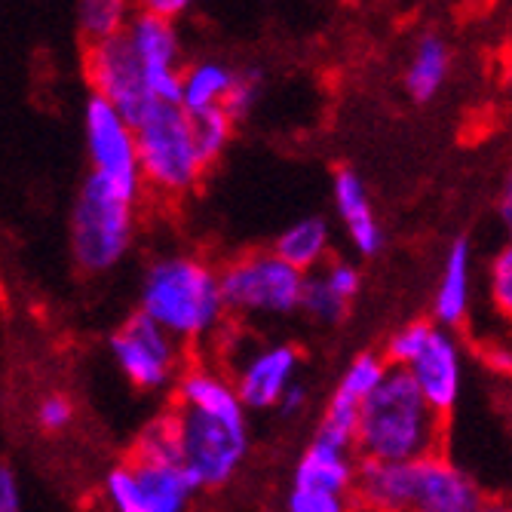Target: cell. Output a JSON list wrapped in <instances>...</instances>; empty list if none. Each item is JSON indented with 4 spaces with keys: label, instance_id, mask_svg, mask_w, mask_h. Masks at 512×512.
Here are the masks:
<instances>
[{
    "label": "cell",
    "instance_id": "cell-36",
    "mask_svg": "<svg viewBox=\"0 0 512 512\" xmlns=\"http://www.w3.org/2000/svg\"><path fill=\"white\" fill-rule=\"evenodd\" d=\"M497 215H500V224L506 230V237L512 243V169L506 172L503 178V188H500V203H497Z\"/></svg>",
    "mask_w": 512,
    "mask_h": 512
},
{
    "label": "cell",
    "instance_id": "cell-29",
    "mask_svg": "<svg viewBox=\"0 0 512 512\" xmlns=\"http://www.w3.org/2000/svg\"><path fill=\"white\" fill-rule=\"evenodd\" d=\"M261 92H264V74L258 68H240L234 89H230V96L224 102V111L237 123L246 120L255 111V105L261 102Z\"/></svg>",
    "mask_w": 512,
    "mask_h": 512
},
{
    "label": "cell",
    "instance_id": "cell-2",
    "mask_svg": "<svg viewBox=\"0 0 512 512\" xmlns=\"http://www.w3.org/2000/svg\"><path fill=\"white\" fill-rule=\"evenodd\" d=\"M138 310L184 347H200L227 325L221 267L191 252H169L148 264L138 289Z\"/></svg>",
    "mask_w": 512,
    "mask_h": 512
},
{
    "label": "cell",
    "instance_id": "cell-25",
    "mask_svg": "<svg viewBox=\"0 0 512 512\" xmlns=\"http://www.w3.org/2000/svg\"><path fill=\"white\" fill-rule=\"evenodd\" d=\"M301 310L319 322V325H338L344 322V316L350 313V301L341 298L329 283L322 279V273H310L307 276V286H304V301Z\"/></svg>",
    "mask_w": 512,
    "mask_h": 512
},
{
    "label": "cell",
    "instance_id": "cell-9",
    "mask_svg": "<svg viewBox=\"0 0 512 512\" xmlns=\"http://www.w3.org/2000/svg\"><path fill=\"white\" fill-rule=\"evenodd\" d=\"M83 74L92 96L111 102L132 126L145 123L160 108L148 86V71L129 46L126 34L89 43L83 50Z\"/></svg>",
    "mask_w": 512,
    "mask_h": 512
},
{
    "label": "cell",
    "instance_id": "cell-16",
    "mask_svg": "<svg viewBox=\"0 0 512 512\" xmlns=\"http://www.w3.org/2000/svg\"><path fill=\"white\" fill-rule=\"evenodd\" d=\"M332 203H335V212L347 230L350 237V246L362 255V258H371L384 249V227L378 221V212H375V203H371V194L365 188V181L359 172L353 169H335V178H332Z\"/></svg>",
    "mask_w": 512,
    "mask_h": 512
},
{
    "label": "cell",
    "instance_id": "cell-22",
    "mask_svg": "<svg viewBox=\"0 0 512 512\" xmlns=\"http://www.w3.org/2000/svg\"><path fill=\"white\" fill-rule=\"evenodd\" d=\"M237 68L218 59H203L184 68L181 77V108L188 114H203L212 108H224L230 89H234Z\"/></svg>",
    "mask_w": 512,
    "mask_h": 512
},
{
    "label": "cell",
    "instance_id": "cell-38",
    "mask_svg": "<svg viewBox=\"0 0 512 512\" xmlns=\"http://www.w3.org/2000/svg\"><path fill=\"white\" fill-rule=\"evenodd\" d=\"M506 381H509V402H512V375H509Z\"/></svg>",
    "mask_w": 512,
    "mask_h": 512
},
{
    "label": "cell",
    "instance_id": "cell-33",
    "mask_svg": "<svg viewBox=\"0 0 512 512\" xmlns=\"http://www.w3.org/2000/svg\"><path fill=\"white\" fill-rule=\"evenodd\" d=\"M482 359H485V365H488L491 371H497V375H503V378L512 375V347H509V344H500V341L488 344V347L482 350Z\"/></svg>",
    "mask_w": 512,
    "mask_h": 512
},
{
    "label": "cell",
    "instance_id": "cell-10",
    "mask_svg": "<svg viewBox=\"0 0 512 512\" xmlns=\"http://www.w3.org/2000/svg\"><path fill=\"white\" fill-rule=\"evenodd\" d=\"M83 138L92 172L114 181L117 188L142 197V157H138V132L135 126L105 99L89 96L83 108Z\"/></svg>",
    "mask_w": 512,
    "mask_h": 512
},
{
    "label": "cell",
    "instance_id": "cell-15",
    "mask_svg": "<svg viewBox=\"0 0 512 512\" xmlns=\"http://www.w3.org/2000/svg\"><path fill=\"white\" fill-rule=\"evenodd\" d=\"M402 371H408L417 390L427 396V402L442 417H451L463 393V371H467V365H463V344L451 329L436 325L424 350Z\"/></svg>",
    "mask_w": 512,
    "mask_h": 512
},
{
    "label": "cell",
    "instance_id": "cell-24",
    "mask_svg": "<svg viewBox=\"0 0 512 512\" xmlns=\"http://www.w3.org/2000/svg\"><path fill=\"white\" fill-rule=\"evenodd\" d=\"M191 123H194L197 148H200L206 166H212L227 151L230 138H234L237 120L230 117L224 108H212V111H203V114H191Z\"/></svg>",
    "mask_w": 512,
    "mask_h": 512
},
{
    "label": "cell",
    "instance_id": "cell-13",
    "mask_svg": "<svg viewBox=\"0 0 512 512\" xmlns=\"http://www.w3.org/2000/svg\"><path fill=\"white\" fill-rule=\"evenodd\" d=\"M298 368L301 353L295 344H258L255 350L237 359V368L230 378H234L237 393L249 411H264L279 408L283 396L298 384Z\"/></svg>",
    "mask_w": 512,
    "mask_h": 512
},
{
    "label": "cell",
    "instance_id": "cell-8",
    "mask_svg": "<svg viewBox=\"0 0 512 512\" xmlns=\"http://www.w3.org/2000/svg\"><path fill=\"white\" fill-rule=\"evenodd\" d=\"M111 356L120 368V375L145 393L172 390L181 378L184 365V344H178L163 325H157L142 310L132 313L108 341Z\"/></svg>",
    "mask_w": 512,
    "mask_h": 512
},
{
    "label": "cell",
    "instance_id": "cell-7",
    "mask_svg": "<svg viewBox=\"0 0 512 512\" xmlns=\"http://www.w3.org/2000/svg\"><path fill=\"white\" fill-rule=\"evenodd\" d=\"M197 482L181 460L135 454L105 476L102 494L111 512H188Z\"/></svg>",
    "mask_w": 512,
    "mask_h": 512
},
{
    "label": "cell",
    "instance_id": "cell-6",
    "mask_svg": "<svg viewBox=\"0 0 512 512\" xmlns=\"http://www.w3.org/2000/svg\"><path fill=\"white\" fill-rule=\"evenodd\" d=\"M227 310L243 319H279L301 310L307 276L276 249H255L221 264Z\"/></svg>",
    "mask_w": 512,
    "mask_h": 512
},
{
    "label": "cell",
    "instance_id": "cell-1",
    "mask_svg": "<svg viewBox=\"0 0 512 512\" xmlns=\"http://www.w3.org/2000/svg\"><path fill=\"white\" fill-rule=\"evenodd\" d=\"M166 411L178 433L181 463L200 491L224 488L243 470L252 448L249 408L221 365L206 359L184 365Z\"/></svg>",
    "mask_w": 512,
    "mask_h": 512
},
{
    "label": "cell",
    "instance_id": "cell-26",
    "mask_svg": "<svg viewBox=\"0 0 512 512\" xmlns=\"http://www.w3.org/2000/svg\"><path fill=\"white\" fill-rule=\"evenodd\" d=\"M433 329H436L433 319H411V322L399 325V329L387 338L384 350H381L387 356L390 368H408L411 359L421 353L424 344L430 341Z\"/></svg>",
    "mask_w": 512,
    "mask_h": 512
},
{
    "label": "cell",
    "instance_id": "cell-17",
    "mask_svg": "<svg viewBox=\"0 0 512 512\" xmlns=\"http://www.w3.org/2000/svg\"><path fill=\"white\" fill-rule=\"evenodd\" d=\"M359 463H362V457H359L356 448L313 436L310 445L301 451V457L295 463L292 485L335 491V494H350L353 497Z\"/></svg>",
    "mask_w": 512,
    "mask_h": 512
},
{
    "label": "cell",
    "instance_id": "cell-30",
    "mask_svg": "<svg viewBox=\"0 0 512 512\" xmlns=\"http://www.w3.org/2000/svg\"><path fill=\"white\" fill-rule=\"evenodd\" d=\"M34 424L43 433H50V436L65 433L74 424V402L65 393H46V396H40L37 405H34Z\"/></svg>",
    "mask_w": 512,
    "mask_h": 512
},
{
    "label": "cell",
    "instance_id": "cell-28",
    "mask_svg": "<svg viewBox=\"0 0 512 512\" xmlns=\"http://www.w3.org/2000/svg\"><path fill=\"white\" fill-rule=\"evenodd\" d=\"M286 512H356V503L350 494L292 485L286 497Z\"/></svg>",
    "mask_w": 512,
    "mask_h": 512
},
{
    "label": "cell",
    "instance_id": "cell-20",
    "mask_svg": "<svg viewBox=\"0 0 512 512\" xmlns=\"http://www.w3.org/2000/svg\"><path fill=\"white\" fill-rule=\"evenodd\" d=\"M448 74H451V50H448L445 37L436 31H427L417 37L414 53H411V59L405 65V77H402L411 102H417V105L433 102L442 92Z\"/></svg>",
    "mask_w": 512,
    "mask_h": 512
},
{
    "label": "cell",
    "instance_id": "cell-4",
    "mask_svg": "<svg viewBox=\"0 0 512 512\" xmlns=\"http://www.w3.org/2000/svg\"><path fill=\"white\" fill-rule=\"evenodd\" d=\"M135 206V194L96 172L86 175L68 221L71 255L80 270L108 273L129 255L135 240Z\"/></svg>",
    "mask_w": 512,
    "mask_h": 512
},
{
    "label": "cell",
    "instance_id": "cell-18",
    "mask_svg": "<svg viewBox=\"0 0 512 512\" xmlns=\"http://www.w3.org/2000/svg\"><path fill=\"white\" fill-rule=\"evenodd\" d=\"M473 307V249L470 243L457 237L445 258H442V273L433 292V322L442 329H460L470 316Z\"/></svg>",
    "mask_w": 512,
    "mask_h": 512
},
{
    "label": "cell",
    "instance_id": "cell-11",
    "mask_svg": "<svg viewBox=\"0 0 512 512\" xmlns=\"http://www.w3.org/2000/svg\"><path fill=\"white\" fill-rule=\"evenodd\" d=\"M387 375H390V362L384 353H375V350L356 353L350 359V365L344 368V375L338 378L329 402H325L319 427L313 436L356 448L359 414H362L365 402L371 399V393L384 384Z\"/></svg>",
    "mask_w": 512,
    "mask_h": 512
},
{
    "label": "cell",
    "instance_id": "cell-37",
    "mask_svg": "<svg viewBox=\"0 0 512 512\" xmlns=\"http://www.w3.org/2000/svg\"><path fill=\"white\" fill-rule=\"evenodd\" d=\"M482 512H512V503H506V500H494V497H488V503L482 506Z\"/></svg>",
    "mask_w": 512,
    "mask_h": 512
},
{
    "label": "cell",
    "instance_id": "cell-31",
    "mask_svg": "<svg viewBox=\"0 0 512 512\" xmlns=\"http://www.w3.org/2000/svg\"><path fill=\"white\" fill-rule=\"evenodd\" d=\"M322 279L329 283L341 298H347L350 304L356 301V295L362 292V270L353 264V261H344V258H332L322 270Z\"/></svg>",
    "mask_w": 512,
    "mask_h": 512
},
{
    "label": "cell",
    "instance_id": "cell-23",
    "mask_svg": "<svg viewBox=\"0 0 512 512\" xmlns=\"http://www.w3.org/2000/svg\"><path fill=\"white\" fill-rule=\"evenodd\" d=\"M138 16V0H77V28L89 43L123 37Z\"/></svg>",
    "mask_w": 512,
    "mask_h": 512
},
{
    "label": "cell",
    "instance_id": "cell-27",
    "mask_svg": "<svg viewBox=\"0 0 512 512\" xmlns=\"http://www.w3.org/2000/svg\"><path fill=\"white\" fill-rule=\"evenodd\" d=\"M488 301L512 325V243L500 246L488 264Z\"/></svg>",
    "mask_w": 512,
    "mask_h": 512
},
{
    "label": "cell",
    "instance_id": "cell-5",
    "mask_svg": "<svg viewBox=\"0 0 512 512\" xmlns=\"http://www.w3.org/2000/svg\"><path fill=\"white\" fill-rule=\"evenodd\" d=\"M135 132L145 191L163 200L188 197L209 169L197 148L191 114L181 105H160Z\"/></svg>",
    "mask_w": 512,
    "mask_h": 512
},
{
    "label": "cell",
    "instance_id": "cell-19",
    "mask_svg": "<svg viewBox=\"0 0 512 512\" xmlns=\"http://www.w3.org/2000/svg\"><path fill=\"white\" fill-rule=\"evenodd\" d=\"M414 494V463H381L362 460L353 503L356 512H411Z\"/></svg>",
    "mask_w": 512,
    "mask_h": 512
},
{
    "label": "cell",
    "instance_id": "cell-32",
    "mask_svg": "<svg viewBox=\"0 0 512 512\" xmlns=\"http://www.w3.org/2000/svg\"><path fill=\"white\" fill-rule=\"evenodd\" d=\"M0 512H22V488L13 467L0 470Z\"/></svg>",
    "mask_w": 512,
    "mask_h": 512
},
{
    "label": "cell",
    "instance_id": "cell-34",
    "mask_svg": "<svg viewBox=\"0 0 512 512\" xmlns=\"http://www.w3.org/2000/svg\"><path fill=\"white\" fill-rule=\"evenodd\" d=\"M191 7H194V0H138V10L142 13H154V16H166V19H178Z\"/></svg>",
    "mask_w": 512,
    "mask_h": 512
},
{
    "label": "cell",
    "instance_id": "cell-3",
    "mask_svg": "<svg viewBox=\"0 0 512 512\" xmlns=\"http://www.w3.org/2000/svg\"><path fill=\"white\" fill-rule=\"evenodd\" d=\"M445 421L408 371L390 368L359 414L356 451L362 460L414 463L445 451Z\"/></svg>",
    "mask_w": 512,
    "mask_h": 512
},
{
    "label": "cell",
    "instance_id": "cell-14",
    "mask_svg": "<svg viewBox=\"0 0 512 512\" xmlns=\"http://www.w3.org/2000/svg\"><path fill=\"white\" fill-rule=\"evenodd\" d=\"M485 488L445 451L414 460L411 512H482Z\"/></svg>",
    "mask_w": 512,
    "mask_h": 512
},
{
    "label": "cell",
    "instance_id": "cell-35",
    "mask_svg": "<svg viewBox=\"0 0 512 512\" xmlns=\"http://www.w3.org/2000/svg\"><path fill=\"white\" fill-rule=\"evenodd\" d=\"M307 405H310V393H307V387L298 381V384L283 396V402H279V411H283V417H298V414L307 411Z\"/></svg>",
    "mask_w": 512,
    "mask_h": 512
},
{
    "label": "cell",
    "instance_id": "cell-12",
    "mask_svg": "<svg viewBox=\"0 0 512 512\" xmlns=\"http://www.w3.org/2000/svg\"><path fill=\"white\" fill-rule=\"evenodd\" d=\"M126 40L148 71V86L160 105H181V37L175 19L142 13L126 28Z\"/></svg>",
    "mask_w": 512,
    "mask_h": 512
},
{
    "label": "cell",
    "instance_id": "cell-21",
    "mask_svg": "<svg viewBox=\"0 0 512 512\" xmlns=\"http://www.w3.org/2000/svg\"><path fill=\"white\" fill-rule=\"evenodd\" d=\"M276 255H283L292 267H298L304 276L319 273L332 261V230L322 218L307 215L289 224L273 243Z\"/></svg>",
    "mask_w": 512,
    "mask_h": 512
}]
</instances>
